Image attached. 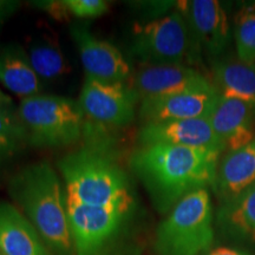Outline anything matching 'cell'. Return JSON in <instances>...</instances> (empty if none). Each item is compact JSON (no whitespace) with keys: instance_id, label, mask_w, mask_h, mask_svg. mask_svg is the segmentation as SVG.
I'll use <instances>...</instances> for the list:
<instances>
[{"instance_id":"cell-1","label":"cell","mask_w":255,"mask_h":255,"mask_svg":"<svg viewBox=\"0 0 255 255\" xmlns=\"http://www.w3.org/2000/svg\"><path fill=\"white\" fill-rule=\"evenodd\" d=\"M219 152L168 144L139 145L129 158L155 209L169 213L193 191L213 187Z\"/></svg>"},{"instance_id":"cell-2","label":"cell","mask_w":255,"mask_h":255,"mask_svg":"<svg viewBox=\"0 0 255 255\" xmlns=\"http://www.w3.org/2000/svg\"><path fill=\"white\" fill-rule=\"evenodd\" d=\"M8 191L51 255H75L65 187L55 169L47 162L27 165L13 175Z\"/></svg>"},{"instance_id":"cell-3","label":"cell","mask_w":255,"mask_h":255,"mask_svg":"<svg viewBox=\"0 0 255 255\" xmlns=\"http://www.w3.org/2000/svg\"><path fill=\"white\" fill-rule=\"evenodd\" d=\"M66 203L88 207H114L136 203L131 183L124 170L107 155L92 149L70 152L58 162Z\"/></svg>"},{"instance_id":"cell-4","label":"cell","mask_w":255,"mask_h":255,"mask_svg":"<svg viewBox=\"0 0 255 255\" xmlns=\"http://www.w3.org/2000/svg\"><path fill=\"white\" fill-rule=\"evenodd\" d=\"M214 213L208 188L184 196L158 225L157 255H205L214 242Z\"/></svg>"},{"instance_id":"cell-5","label":"cell","mask_w":255,"mask_h":255,"mask_svg":"<svg viewBox=\"0 0 255 255\" xmlns=\"http://www.w3.org/2000/svg\"><path fill=\"white\" fill-rule=\"evenodd\" d=\"M131 53L141 64L188 66L199 63L201 55L178 9L136 24L132 28Z\"/></svg>"},{"instance_id":"cell-6","label":"cell","mask_w":255,"mask_h":255,"mask_svg":"<svg viewBox=\"0 0 255 255\" xmlns=\"http://www.w3.org/2000/svg\"><path fill=\"white\" fill-rule=\"evenodd\" d=\"M83 115L79 104L51 95L24 98L18 108L27 141L41 148H58L77 142L82 135Z\"/></svg>"},{"instance_id":"cell-7","label":"cell","mask_w":255,"mask_h":255,"mask_svg":"<svg viewBox=\"0 0 255 255\" xmlns=\"http://www.w3.org/2000/svg\"><path fill=\"white\" fill-rule=\"evenodd\" d=\"M66 207L75 255H100L119 235L135 203L114 207L66 203Z\"/></svg>"},{"instance_id":"cell-8","label":"cell","mask_w":255,"mask_h":255,"mask_svg":"<svg viewBox=\"0 0 255 255\" xmlns=\"http://www.w3.org/2000/svg\"><path fill=\"white\" fill-rule=\"evenodd\" d=\"M138 96L126 83H104L85 77L79 107L85 116L110 127H123L135 119Z\"/></svg>"},{"instance_id":"cell-9","label":"cell","mask_w":255,"mask_h":255,"mask_svg":"<svg viewBox=\"0 0 255 255\" xmlns=\"http://www.w3.org/2000/svg\"><path fill=\"white\" fill-rule=\"evenodd\" d=\"M201 53L213 60L221 58L232 40L231 24L225 7L216 0L176 1Z\"/></svg>"},{"instance_id":"cell-10","label":"cell","mask_w":255,"mask_h":255,"mask_svg":"<svg viewBox=\"0 0 255 255\" xmlns=\"http://www.w3.org/2000/svg\"><path fill=\"white\" fill-rule=\"evenodd\" d=\"M131 88L139 102L149 97L216 90L210 79L193 66L154 64H141L133 73Z\"/></svg>"},{"instance_id":"cell-11","label":"cell","mask_w":255,"mask_h":255,"mask_svg":"<svg viewBox=\"0 0 255 255\" xmlns=\"http://www.w3.org/2000/svg\"><path fill=\"white\" fill-rule=\"evenodd\" d=\"M70 33L81 57L85 77L104 83H126L130 66L122 52L108 41L98 39L87 27L75 24Z\"/></svg>"},{"instance_id":"cell-12","label":"cell","mask_w":255,"mask_h":255,"mask_svg":"<svg viewBox=\"0 0 255 255\" xmlns=\"http://www.w3.org/2000/svg\"><path fill=\"white\" fill-rule=\"evenodd\" d=\"M139 145L168 144L202 149L223 154L225 145L214 132L208 119L144 123L139 130Z\"/></svg>"},{"instance_id":"cell-13","label":"cell","mask_w":255,"mask_h":255,"mask_svg":"<svg viewBox=\"0 0 255 255\" xmlns=\"http://www.w3.org/2000/svg\"><path fill=\"white\" fill-rule=\"evenodd\" d=\"M220 98L216 90L149 97L139 102L143 123L208 119Z\"/></svg>"},{"instance_id":"cell-14","label":"cell","mask_w":255,"mask_h":255,"mask_svg":"<svg viewBox=\"0 0 255 255\" xmlns=\"http://www.w3.org/2000/svg\"><path fill=\"white\" fill-rule=\"evenodd\" d=\"M254 113V108L245 102L220 96L208 121L226 152L240 149L255 138Z\"/></svg>"},{"instance_id":"cell-15","label":"cell","mask_w":255,"mask_h":255,"mask_svg":"<svg viewBox=\"0 0 255 255\" xmlns=\"http://www.w3.org/2000/svg\"><path fill=\"white\" fill-rule=\"evenodd\" d=\"M255 186V138L247 145L227 151L219 161L213 190L222 202Z\"/></svg>"},{"instance_id":"cell-16","label":"cell","mask_w":255,"mask_h":255,"mask_svg":"<svg viewBox=\"0 0 255 255\" xmlns=\"http://www.w3.org/2000/svg\"><path fill=\"white\" fill-rule=\"evenodd\" d=\"M0 253L51 255L33 225L17 207L7 202H0Z\"/></svg>"},{"instance_id":"cell-17","label":"cell","mask_w":255,"mask_h":255,"mask_svg":"<svg viewBox=\"0 0 255 255\" xmlns=\"http://www.w3.org/2000/svg\"><path fill=\"white\" fill-rule=\"evenodd\" d=\"M216 223L226 238L255 246V186L222 202L216 213Z\"/></svg>"},{"instance_id":"cell-18","label":"cell","mask_w":255,"mask_h":255,"mask_svg":"<svg viewBox=\"0 0 255 255\" xmlns=\"http://www.w3.org/2000/svg\"><path fill=\"white\" fill-rule=\"evenodd\" d=\"M212 79L220 96L239 100L255 109V65L239 59L212 60Z\"/></svg>"},{"instance_id":"cell-19","label":"cell","mask_w":255,"mask_h":255,"mask_svg":"<svg viewBox=\"0 0 255 255\" xmlns=\"http://www.w3.org/2000/svg\"><path fill=\"white\" fill-rule=\"evenodd\" d=\"M0 82L21 100L39 95L41 89L27 52L18 45L0 47Z\"/></svg>"},{"instance_id":"cell-20","label":"cell","mask_w":255,"mask_h":255,"mask_svg":"<svg viewBox=\"0 0 255 255\" xmlns=\"http://www.w3.org/2000/svg\"><path fill=\"white\" fill-rule=\"evenodd\" d=\"M28 60L41 82H53L69 72V64L62 49L51 37L34 39L28 47Z\"/></svg>"},{"instance_id":"cell-21","label":"cell","mask_w":255,"mask_h":255,"mask_svg":"<svg viewBox=\"0 0 255 255\" xmlns=\"http://www.w3.org/2000/svg\"><path fill=\"white\" fill-rule=\"evenodd\" d=\"M233 37L238 59L255 65V4H246L234 18Z\"/></svg>"},{"instance_id":"cell-22","label":"cell","mask_w":255,"mask_h":255,"mask_svg":"<svg viewBox=\"0 0 255 255\" xmlns=\"http://www.w3.org/2000/svg\"><path fill=\"white\" fill-rule=\"evenodd\" d=\"M8 107L0 104V139L19 145L21 142L27 141V131L18 113L14 114Z\"/></svg>"},{"instance_id":"cell-23","label":"cell","mask_w":255,"mask_h":255,"mask_svg":"<svg viewBox=\"0 0 255 255\" xmlns=\"http://www.w3.org/2000/svg\"><path fill=\"white\" fill-rule=\"evenodd\" d=\"M69 13L81 19L97 18L109 9V2L104 0H63Z\"/></svg>"},{"instance_id":"cell-24","label":"cell","mask_w":255,"mask_h":255,"mask_svg":"<svg viewBox=\"0 0 255 255\" xmlns=\"http://www.w3.org/2000/svg\"><path fill=\"white\" fill-rule=\"evenodd\" d=\"M38 7H41L45 9L46 12H49L51 15H53L55 18L58 19H65L66 15L70 14L68 8L64 5L63 0L60 1H40V2H34Z\"/></svg>"},{"instance_id":"cell-25","label":"cell","mask_w":255,"mask_h":255,"mask_svg":"<svg viewBox=\"0 0 255 255\" xmlns=\"http://www.w3.org/2000/svg\"><path fill=\"white\" fill-rule=\"evenodd\" d=\"M20 4V1H14V0H0V26L18 11Z\"/></svg>"},{"instance_id":"cell-26","label":"cell","mask_w":255,"mask_h":255,"mask_svg":"<svg viewBox=\"0 0 255 255\" xmlns=\"http://www.w3.org/2000/svg\"><path fill=\"white\" fill-rule=\"evenodd\" d=\"M205 255H253L250 252L240 250V248L234 247H216L214 250H210Z\"/></svg>"},{"instance_id":"cell-27","label":"cell","mask_w":255,"mask_h":255,"mask_svg":"<svg viewBox=\"0 0 255 255\" xmlns=\"http://www.w3.org/2000/svg\"><path fill=\"white\" fill-rule=\"evenodd\" d=\"M17 146L18 145L14 144V143L0 139V162H1L2 159H5L7 156L11 155L12 152L15 150Z\"/></svg>"},{"instance_id":"cell-28","label":"cell","mask_w":255,"mask_h":255,"mask_svg":"<svg viewBox=\"0 0 255 255\" xmlns=\"http://www.w3.org/2000/svg\"><path fill=\"white\" fill-rule=\"evenodd\" d=\"M0 104H1V105H11V101H9V98L1 90H0Z\"/></svg>"},{"instance_id":"cell-29","label":"cell","mask_w":255,"mask_h":255,"mask_svg":"<svg viewBox=\"0 0 255 255\" xmlns=\"http://www.w3.org/2000/svg\"><path fill=\"white\" fill-rule=\"evenodd\" d=\"M0 255H4V254H1V253H0Z\"/></svg>"}]
</instances>
